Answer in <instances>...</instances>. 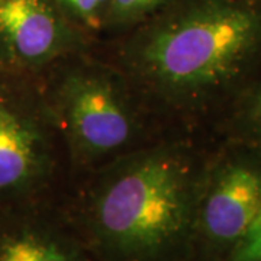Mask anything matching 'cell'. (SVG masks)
Segmentation results:
<instances>
[{
	"label": "cell",
	"mask_w": 261,
	"mask_h": 261,
	"mask_svg": "<svg viewBox=\"0 0 261 261\" xmlns=\"http://www.w3.org/2000/svg\"><path fill=\"white\" fill-rule=\"evenodd\" d=\"M113 61L164 130L214 126L261 71V0H173Z\"/></svg>",
	"instance_id": "cell-1"
},
{
	"label": "cell",
	"mask_w": 261,
	"mask_h": 261,
	"mask_svg": "<svg viewBox=\"0 0 261 261\" xmlns=\"http://www.w3.org/2000/svg\"><path fill=\"white\" fill-rule=\"evenodd\" d=\"M225 261H261V211Z\"/></svg>",
	"instance_id": "cell-11"
},
{
	"label": "cell",
	"mask_w": 261,
	"mask_h": 261,
	"mask_svg": "<svg viewBox=\"0 0 261 261\" xmlns=\"http://www.w3.org/2000/svg\"><path fill=\"white\" fill-rule=\"evenodd\" d=\"M70 183L68 155L44 93L27 108L0 99V200L60 202Z\"/></svg>",
	"instance_id": "cell-5"
},
{
	"label": "cell",
	"mask_w": 261,
	"mask_h": 261,
	"mask_svg": "<svg viewBox=\"0 0 261 261\" xmlns=\"http://www.w3.org/2000/svg\"><path fill=\"white\" fill-rule=\"evenodd\" d=\"M42 93L64 142L71 181L166 134L116 65L83 49L47 68Z\"/></svg>",
	"instance_id": "cell-3"
},
{
	"label": "cell",
	"mask_w": 261,
	"mask_h": 261,
	"mask_svg": "<svg viewBox=\"0 0 261 261\" xmlns=\"http://www.w3.org/2000/svg\"><path fill=\"white\" fill-rule=\"evenodd\" d=\"M212 128L218 138L238 141L261 149V71L235 97Z\"/></svg>",
	"instance_id": "cell-8"
},
{
	"label": "cell",
	"mask_w": 261,
	"mask_h": 261,
	"mask_svg": "<svg viewBox=\"0 0 261 261\" xmlns=\"http://www.w3.org/2000/svg\"><path fill=\"white\" fill-rule=\"evenodd\" d=\"M211 152L173 129L73 180L61 212L99 261H190Z\"/></svg>",
	"instance_id": "cell-2"
},
{
	"label": "cell",
	"mask_w": 261,
	"mask_h": 261,
	"mask_svg": "<svg viewBox=\"0 0 261 261\" xmlns=\"http://www.w3.org/2000/svg\"><path fill=\"white\" fill-rule=\"evenodd\" d=\"M0 228V261H99L61 212L60 202L20 207Z\"/></svg>",
	"instance_id": "cell-7"
},
{
	"label": "cell",
	"mask_w": 261,
	"mask_h": 261,
	"mask_svg": "<svg viewBox=\"0 0 261 261\" xmlns=\"http://www.w3.org/2000/svg\"><path fill=\"white\" fill-rule=\"evenodd\" d=\"M83 28L97 31L106 25L111 0H57Z\"/></svg>",
	"instance_id": "cell-10"
},
{
	"label": "cell",
	"mask_w": 261,
	"mask_h": 261,
	"mask_svg": "<svg viewBox=\"0 0 261 261\" xmlns=\"http://www.w3.org/2000/svg\"><path fill=\"white\" fill-rule=\"evenodd\" d=\"M0 37L25 64L45 67L84 49L53 0H0Z\"/></svg>",
	"instance_id": "cell-6"
},
{
	"label": "cell",
	"mask_w": 261,
	"mask_h": 261,
	"mask_svg": "<svg viewBox=\"0 0 261 261\" xmlns=\"http://www.w3.org/2000/svg\"><path fill=\"white\" fill-rule=\"evenodd\" d=\"M261 211V149L218 138L207 161L190 261H225Z\"/></svg>",
	"instance_id": "cell-4"
},
{
	"label": "cell",
	"mask_w": 261,
	"mask_h": 261,
	"mask_svg": "<svg viewBox=\"0 0 261 261\" xmlns=\"http://www.w3.org/2000/svg\"><path fill=\"white\" fill-rule=\"evenodd\" d=\"M173 0H111L106 25H130L142 22Z\"/></svg>",
	"instance_id": "cell-9"
}]
</instances>
